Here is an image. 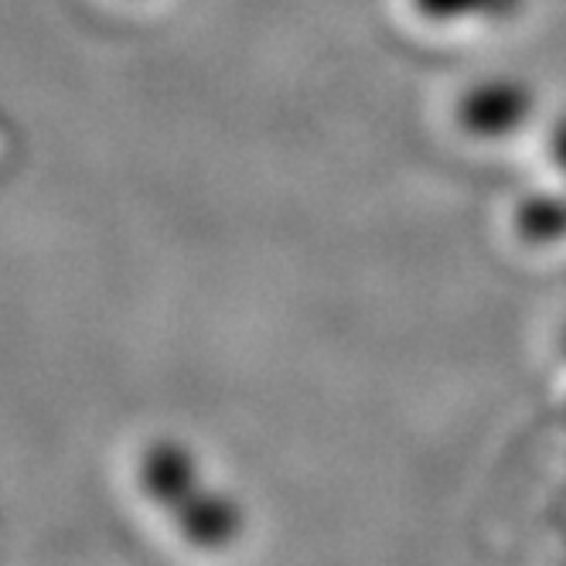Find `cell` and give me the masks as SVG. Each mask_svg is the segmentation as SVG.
<instances>
[{"label": "cell", "mask_w": 566, "mask_h": 566, "mask_svg": "<svg viewBox=\"0 0 566 566\" xmlns=\"http://www.w3.org/2000/svg\"><path fill=\"white\" fill-rule=\"evenodd\" d=\"M201 481V471L195 464V458L188 454V448L175 440H157L144 451L140 458V489L147 492V499L171 512L195 484Z\"/></svg>", "instance_id": "3"}, {"label": "cell", "mask_w": 566, "mask_h": 566, "mask_svg": "<svg viewBox=\"0 0 566 566\" xmlns=\"http://www.w3.org/2000/svg\"><path fill=\"white\" fill-rule=\"evenodd\" d=\"M533 93L515 78H489L464 93L458 103V124L474 137H509L533 116Z\"/></svg>", "instance_id": "1"}, {"label": "cell", "mask_w": 566, "mask_h": 566, "mask_svg": "<svg viewBox=\"0 0 566 566\" xmlns=\"http://www.w3.org/2000/svg\"><path fill=\"white\" fill-rule=\"evenodd\" d=\"M549 157L556 160V168L566 175V116L556 124V130L549 134Z\"/></svg>", "instance_id": "6"}, {"label": "cell", "mask_w": 566, "mask_h": 566, "mask_svg": "<svg viewBox=\"0 0 566 566\" xmlns=\"http://www.w3.org/2000/svg\"><path fill=\"white\" fill-rule=\"evenodd\" d=\"M168 515L175 518L178 533L198 549H226L242 533L239 505L229 495L209 489L206 481H198Z\"/></svg>", "instance_id": "2"}, {"label": "cell", "mask_w": 566, "mask_h": 566, "mask_svg": "<svg viewBox=\"0 0 566 566\" xmlns=\"http://www.w3.org/2000/svg\"><path fill=\"white\" fill-rule=\"evenodd\" d=\"M423 21L461 24V21H502L518 11L522 0H410Z\"/></svg>", "instance_id": "5"}, {"label": "cell", "mask_w": 566, "mask_h": 566, "mask_svg": "<svg viewBox=\"0 0 566 566\" xmlns=\"http://www.w3.org/2000/svg\"><path fill=\"white\" fill-rule=\"evenodd\" d=\"M515 232L533 247H556L566 239V195H530L515 209Z\"/></svg>", "instance_id": "4"}]
</instances>
